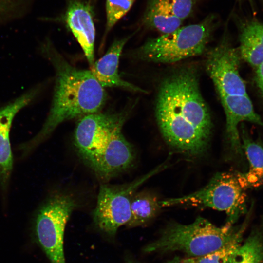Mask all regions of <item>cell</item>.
<instances>
[{
	"instance_id": "obj_1",
	"label": "cell",
	"mask_w": 263,
	"mask_h": 263,
	"mask_svg": "<svg viewBox=\"0 0 263 263\" xmlns=\"http://www.w3.org/2000/svg\"><path fill=\"white\" fill-rule=\"evenodd\" d=\"M155 107L158 126L169 145L192 156L206 150L212 122L194 70L182 69L165 79Z\"/></svg>"
},
{
	"instance_id": "obj_2",
	"label": "cell",
	"mask_w": 263,
	"mask_h": 263,
	"mask_svg": "<svg viewBox=\"0 0 263 263\" xmlns=\"http://www.w3.org/2000/svg\"><path fill=\"white\" fill-rule=\"evenodd\" d=\"M41 53L53 65L56 74L54 94L48 116L38 133L19 150L26 155L44 141L61 123L99 112L107 94L89 70L69 63L50 41L41 46Z\"/></svg>"
},
{
	"instance_id": "obj_3",
	"label": "cell",
	"mask_w": 263,
	"mask_h": 263,
	"mask_svg": "<svg viewBox=\"0 0 263 263\" xmlns=\"http://www.w3.org/2000/svg\"><path fill=\"white\" fill-rule=\"evenodd\" d=\"M231 224L218 227L202 217L188 225L172 224L157 240L149 244L147 252L179 251L191 257H199L214 251L242 236L243 228Z\"/></svg>"
},
{
	"instance_id": "obj_4",
	"label": "cell",
	"mask_w": 263,
	"mask_h": 263,
	"mask_svg": "<svg viewBox=\"0 0 263 263\" xmlns=\"http://www.w3.org/2000/svg\"><path fill=\"white\" fill-rule=\"evenodd\" d=\"M218 23L217 17L209 14L198 23L180 27L148 40L133 53V57L171 63L199 55L204 51Z\"/></svg>"
},
{
	"instance_id": "obj_5",
	"label": "cell",
	"mask_w": 263,
	"mask_h": 263,
	"mask_svg": "<svg viewBox=\"0 0 263 263\" xmlns=\"http://www.w3.org/2000/svg\"><path fill=\"white\" fill-rule=\"evenodd\" d=\"M245 188L240 173L216 174L203 188L180 197L159 201L162 207L188 205L206 207L225 212L232 224L246 210Z\"/></svg>"
},
{
	"instance_id": "obj_6",
	"label": "cell",
	"mask_w": 263,
	"mask_h": 263,
	"mask_svg": "<svg viewBox=\"0 0 263 263\" xmlns=\"http://www.w3.org/2000/svg\"><path fill=\"white\" fill-rule=\"evenodd\" d=\"M77 206L75 198L56 193L43 204L35 221L37 240L51 263H66L64 236L67 222Z\"/></svg>"
},
{
	"instance_id": "obj_7",
	"label": "cell",
	"mask_w": 263,
	"mask_h": 263,
	"mask_svg": "<svg viewBox=\"0 0 263 263\" xmlns=\"http://www.w3.org/2000/svg\"><path fill=\"white\" fill-rule=\"evenodd\" d=\"M124 110L115 113H91L81 117L74 132V144L85 164L94 172L115 131L123 126L129 115Z\"/></svg>"
},
{
	"instance_id": "obj_8",
	"label": "cell",
	"mask_w": 263,
	"mask_h": 263,
	"mask_svg": "<svg viewBox=\"0 0 263 263\" xmlns=\"http://www.w3.org/2000/svg\"><path fill=\"white\" fill-rule=\"evenodd\" d=\"M157 169L129 183L100 186L93 216L95 224L101 230L113 235L120 227L127 225L131 218L132 196L137 188Z\"/></svg>"
},
{
	"instance_id": "obj_9",
	"label": "cell",
	"mask_w": 263,
	"mask_h": 263,
	"mask_svg": "<svg viewBox=\"0 0 263 263\" xmlns=\"http://www.w3.org/2000/svg\"><path fill=\"white\" fill-rule=\"evenodd\" d=\"M240 56L239 51L226 41L208 53L206 69L219 96L248 95L245 83L240 74Z\"/></svg>"
},
{
	"instance_id": "obj_10",
	"label": "cell",
	"mask_w": 263,
	"mask_h": 263,
	"mask_svg": "<svg viewBox=\"0 0 263 263\" xmlns=\"http://www.w3.org/2000/svg\"><path fill=\"white\" fill-rule=\"evenodd\" d=\"M39 88L24 93L12 102L0 108V186L7 191L13 169V158L10 141V131L17 113L37 96Z\"/></svg>"
},
{
	"instance_id": "obj_11",
	"label": "cell",
	"mask_w": 263,
	"mask_h": 263,
	"mask_svg": "<svg viewBox=\"0 0 263 263\" xmlns=\"http://www.w3.org/2000/svg\"><path fill=\"white\" fill-rule=\"evenodd\" d=\"M219 96L226 116V133L230 148L236 154L242 155L238 125L247 121L263 127V122L256 113L248 95Z\"/></svg>"
},
{
	"instance_id": "obj_12",
	"label": "cell",
	"mask_w": 263,
	"mask_h": 263,
	"mask_svg": "<svg viewBox=\"0 0 263 263\" xmlns=\"http://www.w3.org/2000/svg\"><path fill=\"white\" fill-rule=\"evenodd\" d=\"M123 126L113 133L94 172L103 180H109L129 169L134 160L132 145L122 132Z\"/></svg>"
},
{
	"instance_id": "obj_13",
	"label": "cell",
	"mask_w": 263,
	"mask_h": 263,
	"mask_svg": "<svg viewBox=\"0 0 263 263\" xmlns=\"http://www.w3.org/2000/svg\"><path fill=\"white\" fill-rule=\"evenodd\" d=\"M65 20L89 65L92 66L94 59L95 29L90 6L79 0L71 2L66 11Z\"/></svg>"
},
{
	"instance_id": "obj_14",
	"label": "cell",
	"mask_w": 263,
	"mask_h": 263,
	"mask_svg": "<svg viewBox=\"0 0 263 263\" xmlns=\"http://www.w3.org/2000/svg\"><path fill=\"white\" fill-rule=\"evenodd\" d=\"M131 36L113 41L106 53L91 66L90 71L103 87H118L142 93L145 90L122 79L118 71L119 58Z\"/></svg>"
},
{
	"instance_id": "obj_15",
	"label": "cell",
	"mask_w": 263,
	"mask_h": 263,
	"mask_svg": "<svg viewBox=\"0 0 263 263\" xmlns=\"http://www.w3.org/2000/svg\"><path fill=\"white\" fill-rule=\"evenodd\" d=\"M240 25L238 51L240 56L256 68L263 62V24L250 19Z\"/></svg>"
},
{
	"instance_id": "obj_16",
	"label": "cell",
	"mask_w": 263,
	"mask_h": 263,
	"mask_svg": "<svg viewBox=\"0 0 263 263\" xmlns=\"http://www.w3.org/2000/svg\"><path fill=\"white\" fill-rule=\"evenodd\" d=\"M240 138L249 166L247 172L240 173L242 184L245 189L258 187L263 183V143L251 137L245 130Z\"/></svg>"
},
{
	"instance_id": "obj_17",
	"label": "cell",
	"mask_w": 263,
	"mask_h": 263,
	"mask_svg": "<svg viewBox=\"0 0 263 263\" xmlns=\"http://www.w3.org/2000/svg\"><path fill=\"white\" fill-rule=\"evenodd\" d=\"M183 21L174 14L169 0H149L142 18L146 27L163 35L177 30Z\"/></svg>"
},
{
	"instance_id": "obj_18",
	"label": "cell",
	"mask_w": 263,
	"mask_h": 263,
	"mask_svg": "<svg viewBox=\"0 0 263 263\" xmlns=\"http://www.w3.org/2000/svg\"><path fill=\"white\" fill-rule=\"evenodd\" d=\"M161 207L159 201L152 194L144 191L135 193L131 200V218L126 225L135 227L146 224L156 216Z\"/></svg>"
},
{
	"instance_id": "obj_19",
	"label": "cell",
	"mask_w": 263,
	"mask_h": 263,
	"mask_svg": "<svg viewBox=\"0 0 263 263\" xmlns=\"http://www.w3.org/2000/svg\"><path fill=\"white\" fill-rule=\"evenodd\" d=\"M232 263H263V235L256 231L237 249Z\"/></svg>"
},
{
	"instance_id": "obj_20",
	"label": "cell",
	"mask_w": 263,
	"mask_h": 263,
	"mask_svg": "<svg viewBox=\"0 0 263 263\" xmlns=\"http://www.w3.org/2000/svg\"><path fill=\"white\" fill-rule=\"evenodd\" d=\"M240 236L220 248L204 256L195 257L196 263H232L234 254L241 244Z\"/></svg>"
},
{
	"instance_id": "obj_21",
	"label": "cell",
	"mask_w": 263,
	"mask_h": 263,
	"mask_svg": "<svg viewBox=\"0 0 263 263\" xmlns=\"http://www.w3.org/2000/svg\"><path fill=\"white\" fill-rule=\"evenodd\" d=\"M135 0H106V24L105 35L129 11Z\"/></svg>"
},
{
	"instance_id": "obj_22",
	"label": "cell",
	"mask_w": 263,
	"mask_h": 263,
	"mask_svg": "<svg viewBox=\"0 0 263 263\" xmlns=\"http://www.w3.org/2000/svg\"><path fill=\"white\" fill-rule=\"evenodd\" d=\"M174 14L184 20L192 13L198 0H169Z\"/></svg>"
},
{
	"instance_id": "obj_23",
	"label": "cell",
	"mask_w": 263,
	"mask_h": 263,
	"mask_svg": "<svg viewBox=\"0 0 263 263\" xmlns=\"http://www.w3.org/2000/svg\"><path fill=\"white\" fill-rule=\"evenodd\" d=\"M256 77L259 88L263 93V62L256 68Z\"/></svg>"
},
{
	"instance_id": "obj_24",
	"label": "cell",
	"mask_w": 263,
	"mask_h": 263,
	"mask_svg": "<svg viewBox=\"0 0 263 263\" xmlns=\"http://www.w3.org/2000/svg\"><path fill=\"white\" fill-rule=\"evenodd\" d=\"M166 263H196V261L195 257H190L183 259L175 258Z\"/></svg>"
},
{
	"instance_id": "obj_25",
	"label": "cell",
	"mask_w": 263,
	"mask_h": 263,
	"mask_svg": "<svg viewBox=\"0 0 263 263\" xmlns=\"http://www.w3.org/2000/svg\"><path fill=\"white\" fill-rule=\"evenodd\" d=\"M250 3H252V0H248Z\"/></svg>"
},
{
	"instance_id": "obj_26",
	"label": "cell",
	"mask_w": 263,
	"mask_h": 263,
	"mask_svg": "<svg viewBox=\"0 0 263 263\" xmlns=\"http://www.w3.org/2000/svg\"><path fill=\"white\" fill-rule=\"evenodd\" d=\"M1 0H0V4H1Z\"/></svg>"
},
{
	"instance_id": "obj_27",
	"label": "cell",
	"mask_w": 263,
	"mask_h": 263,
	"mask_svg": "<svg viewBox=\"0 0 263 263\" xmlns=\"http://www.w3.org/2000/svg\"></svg>"
}]
</instances>
